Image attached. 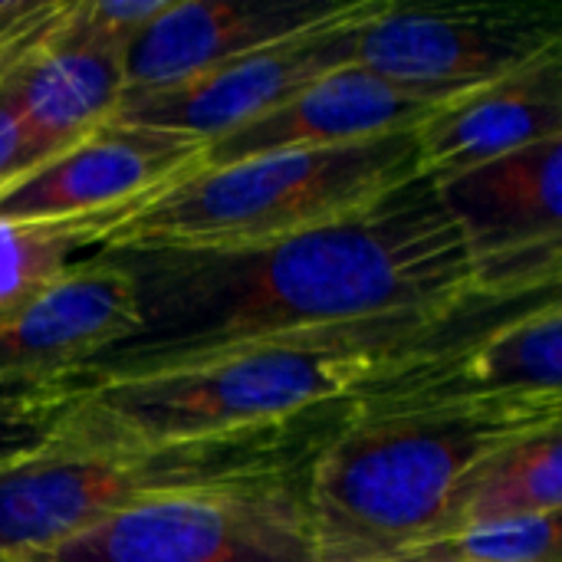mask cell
Listing matches in <instances>:
<instances>
[{"label":"cell","mask_w":562,"mask_h":562,"mask_svg":"<svg viewBox=\"0 0 562 562\" xmlns=\"http://www.w3.org/2000/svg\"><path fill=\"white\" fill-rule=\"evenodd\" d=\"M95 254L128 277L135 329L66 375L79 392L201 366L263 339L484 296L464 237L425 175L359 214L277 240Z\"/></svg>","instance_id":"6da1fadb"},{"label":"cell","mask_w":562,"mask_h":562,"mask_svg":"<svg viewBox=\"0 0 562 562\" xmlns=\"http://www.w3.org/2000/svg\"><path fill=\"white\" fill-rule=\"evenodd\" d=\"M553 300V293H540ZM540 296H471L441 313H398L310 329L224 352L211 362L102 382L72 402L56 438L178 441L286 422L352 402L385 375L448 356Z\"/></svg>","instance_id":"7a4b0ae2"},{"label":"cell","mask_w":562,"mask_h":562,"mask_svg":"<svg viewBox=\"0 0 562 562\" xmlns=\"http://www.w3.org/2000/svg\"><path fill=\"white\" fill-rule=\"evenodd\" d=\"M560 395L352 398L349 418L306 464L319 562H392L431 540L454 491L484 458L560 425Z\"/></svg>","instance_id":"3957f363"},{"label":"cell","mask_w":562,"mask_h":562,"mask_svg":"<svg viewBox=\"0 0 562 562\" xmlns=\"http://www.w3.org/2000/svg\"><path fill=\"white\" fill-rule=\"evenodd\" d=\"M352 402L178 441H66L0 464V557L49 550L148 501L303 471Z\"/></svg>","instance_id":"277c9868"},{"label":"cell","mask_w":562,"mask_h":562,"mask_svg":"<svg viewBox=\"0 0 562 562\" xmlns=\"http://www.w3.org/2000/svg\"><path fill=\"white\" fill-rule=\"evenodd\" d=\"M422 178L418 128L336 148L267 151L194 168L99 224L95 250L237 247L303 234Z\"/></svg>","instance_id":"5b68a950"},{"label":"cell","mask_w":562,"mask_h":562,"mask_svg":"<svg viewBox=\"0 0 562 562\" xmlns=\"http://www.w3.org/2000/svg\"><path fill=\"white\" fill-rule=\"evenodd\" d=\"M20 562H319L306 468L115 514Z\"/></svg>","instance_id":"8992f818"},{"label":"cell","mask_w":562,"mask_h":562,"mask_svg":"<svg viewBox=\"0 0 562 562\" xmlns=\"http://www.w3.org/2000/svg\"><path fill=\"white\" fill-rule=\"evenodd\" d=\"M562 49V20L533 3L382 7L359 26L352 63L385 82L448 102Z\"/></svg>","instance_id":"52a82bcc"},{"label":"cell","mask_w":562,"mask_h":562,"mask_svg":"<svg viewBox=\"0 0 562 562\" xmlns=\"http://www.w3.org/2000/svg\"><path fill=\"white\" fill-rule=\"evenodd\" d=\"M562 135L431 181L484 296L560 293Z\"/></svg>","instance_id":"ba28073f"},{"label":"cell","mask_w":562,"mask_h":562,"mask_svg":"<svg viewBox=\"0 0 562 562\" xmlns=\"http://www.w3.org/2000/svg\"><path fill=\"white\" fill-rule=\"evenodd\" d=\"M379 7L382 0H356L342 16L306 33L234 56L184 82L122 95L112 122L191 135L204 145L231 135L283 105L329 69L352 63L356 33Z\"/></svg>","instance_id":"9c48e42d"},{"label":"cell","mask_w":562,"mask_h":562,"mask_svg":"<svg viewBox=\"0 0 562 562\" xmlns=\"http://www.w3.org/2000/svg\"><path fill=\"white\" fill-rule=\"evenodd\" d=\"M204 142L148 125L102 122L0 188V221H95L201 168Z\"/></svg>","instance_id":"30bf717a"},{"label":"cell","mask_w":562,"mask_h":562,"mask_svg":"<svg viewBox=\"0 0 562 562\" xmlns=\"http://www.w3.org/2000/svg\"><path fill=\"white\" fill-rule=\"evenodd\" d=\"M53 13L56 3H26L0 56V89L16 115L26 168L109 122L122 99V59L40 43Z\"/></svg>","instance_id":"8fae6325"},{"label":"cell","mask_w":562,"mask_h":562,"mask_svg":"<svg viewBox=\"0 0 562 562\" xmlns=\"http://www.w3.org/2000/svg\"><path fill=\"white\" fill-rule=\"evenodd\" d=\"M356 0H171L122 56V95L165 89L342 16Z\"/></svg>","instance_id":"7c38bea8"},{"label":"cell","mask_w":562,"mask_h":562,"mask_svg":"<svg viewBox=\"0 0 562 562\" xmlns=\"http://www.w3.org/2000/svg\"><path fill=\"white\" fill-rule=\"evenodd\" d=\"M438 109L422 95H412L382 76L346 63L300 89L283 105L267 115L240 125L231 135H221L204 145L201 168L240 161L267 151L293 148H336L372 142L398 132H415Z\"/></svg>","instance_id":"4fadbf2b"},{"label":"cell","mask_w":562,"mask_h":562,"mask_svg":"<svg viewBox=\"0 0 562 562\" xmlns=\"http://www.w3.org/2000/svg\"><path fill=\"white\" fill-rule=\"evenodd\" d=\"M132 329L128 277L102 254H89L33 306L0 323V382L69 375Z\"/></svg>","instance_id":"5bb4252c"},{"label":"cell","mask_w":562,"mask_h":562,"mask_svg":"<svg viewBox=\"0 0 562 562\" xmlns=\"http://www.w3.org/2000/svg\"><path fill=\"white\" fill-rule=\"evenodd\" d=\"M562 135V49L441 102L418 128L422 175L438 181Z\"/></svg>","instance_id":"9a60e30c"},{"label":"cell","mask_w":562,"mask_h":562,"mask_svg":"<svg viewBox=\"0 0 562 562\" xmlns=\"http://www.w3.org/2000/svg\"><path fill=\"white\" fill-rule=\"evenodd\" d=\"M366 392L431 402L562 392L560 296L494 323L448 356L405 366Z\"/></svg>","instance_id":"2e32d148"},{"label":"cell","mask_w":562,"mask_h":562,"mask_svg":"<svg viewBox=\"0 0 562 562\" xmlns=\"http://www.w3.org/2000/svg\"><path fill=\"white\" fill-rule=\"evenodd\" d=\"M560 507L562 431L560 425H550L484 458L454 491L435 537L504 520L560 514Z\"/></svg>","instance_id":"e0dca14e"},{"label":"cell","mask_w":562,"mask_h":562,"mask_svg":"<svg viewBox=\"0 0 562 562\" xmlns=\"http://www.w3.org/2000/svg\"><path fill=\"white\" fill-rule=\"evenodd\" d=\"M95 247V221H0V323L33 306Z\"/></svg>","instance_id":"ac0fdd59"},{"label":"cell","mask_w":562,"mask_h":562,"mask_svg":"<svg viewBox=\"0 0 562 562\" xmlns=\"http://www.w3.org/2000/svg\"><path fill=\"white\" fill-rule=\"evenodd\" d=\"M392 562H560V514L445 533Z\"/></svg>","instance_id":"d6986e66"},{"label":"cell","mask_w":562,"mask_h":562,"mask_svg":"<svg viewBox=\"0 0 562 562\" xmlns=\"http://www.w3.org/2000/svg\"><path fill=\"white\" fill-rule=\"evenodd\" d=\"M171 0H69L56 3L40 43L53 49L102 53L122 59L135 36L165 13Z\"/></svg>","instance_id":"ffe728a7"},{"label":"cell","mask_w":562,"mask_h":562,"mask_svg":"<svg viewBox=\"0 0 562 562\" xmlns=\"http://www.w3.org/2000/svg\"><path fill=\"white\" fill-rule=\"evenodd\" d=\"M76 398L79 389L66 375L0 382V464L46 445Z\"/></svg>","instance_id":"44dd1931"},{"label":"cell","mask_w":562,"mask_h":562,"mask_svg":"<svg viewBox=\"0 0 562 562\" xmlns=\"http://www.w3.org/2000/svg\"><path fill=\"white\" fill-rule=\"evenodd\" d=\"M26 171V155H23V135L16 125V115L0 89V188H7L16 175Z\"/></svg>","instance_id":"7402d4cb"},{"label":"cell","mask_w":562,"mask_h":562,"mask_svg":"<svg viewBox=\"0 0 562 562\" xmlns=\"http://www.w3.org/2000/svg\"><path fill=\"white\" fill-rule=\"evenodd\" d=\"M23 7H26V0H10V3L0 10V56H3L7 36H10V30H13V23H16V16H20Z\"/></svg>","instance_id":"603a6c76"},{"label":"cell","mask_w":562,"mask_h":562,"mask_svg":"<svg viewBox=\"0 0 562 562\" xmlns=\"http://www.w3.org/2000/svg\"><path fill=\"white\" fill-rule=\"evenodd\" d=\"M0 562H20V560H13V557H0Z\"/></svg>","instance_id":"cb8c5ba5"},{"label":"cell","mask_w":562,"mask_h":562,"mask_svg":"<svg viewBox=\"0 0 562 562\" xmlns=\"http://www.w3.org/2000/svg\"><path fill=\"white\" fill-rule=\"evenodd\" d=\"M3 7H7V0H0V10H3Z\"/></svg>","instance_id":"d4e9b609"}]
</instances>
